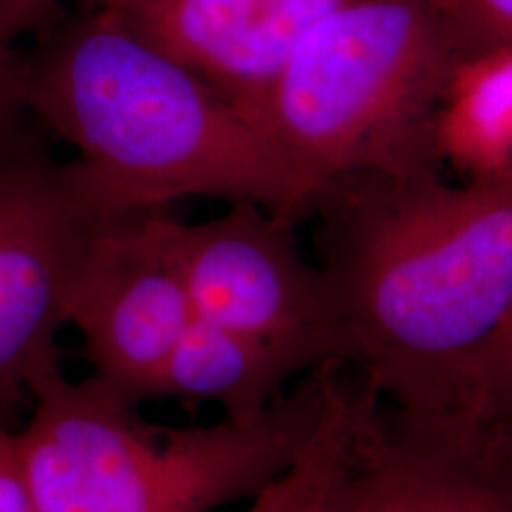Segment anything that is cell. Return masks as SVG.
<instances>
[{
	"mask_svg": "<svg viewBox=\"0 0 512 512\" xmlns=\"http://www.w3.org/2000/svg\"><path fill=\"white\" fill-rule=\"evenodd\" d=\"M458 55L512 46V0H434Z\"/></svg>",
	"mask_w": 512,
	"mask_h": 512,
	"instance_id": "9a60e30c",
	"label": "cell"
},
{
	"mask_svg": "<svg viewBox=\"0 0 512 512\" xmlns=\"http://www.w3.org/2000/svg\"><path fill=\"white\" fill-rule=\"evenodd\" d=\"M313 373L302 356L266 339L192 318L159 373L147 384V399H192L219 403L223 415L247 418L283 396L285 382Z\"/></svg>",
	"mask_w": 512,
	"mask_h": 512,
	"instance_id": "30bf717a",
	"label": "cell"
},
{
	"mask_svg": "<svg viewBox=\"0 0 512 512\" xmlns=\"http://www.w3.org/2000/svg\"><path fill=\"white\" fill-rule=\"evenodd\" d=\"M339 366L306 373L266 411L159 427L100 382H74L60 356L29 377L19 427L38 512H219L249 501L304 451L328 406Z\"/></svg>",
	"mask_w": 512,
	"mask_h": 512,
	"instance_id": "3957f363",
	"label": "cell"
},
{
	"mask_svg": "<svg viewBox=\"0 0 512 512\" xmlns=\"http://www.w3.org/2000/svg\"><path fill=\"white\" fill-rule=\"evenodd\" d=\"M24 102L76 150L64 174L93 221L185 197L254 202L299 221L323 192L207 81L100 8L79 5L31 38Z\"/></svg>",
	"mask_w": 512,
	"mask_h": 512,
	"instance_id": "7a4b0ae2",
	"label": "cell"
},
{
	"mask_svg": "<svg viewBox=\"0 0 512 512\" xmlns=\"http://www.w3.org/2000/svg\"><path fill=\"white\" fill-rule=\"evenodd\" d=\"M152 223L197 318L278 344L311 370L342 368L328 287L299 247L294 216L233 202L200 223L155 209Z\"/></svg>",
	"mask_w": 512,
	"mask_h": 512,
	"instance_id": "5b68a950",
	"label": "cell"
},
{
	"mask_svg": "<svg viewBox=\"0 0 512 512\" xmlns=\"http://www.w3.org/2000/svg\"><path fill=\"white\" fill-rule=\"evenodd\" d=\"M318 512H512V451L496 430L377 403Z\"/></svg>",
	"mask_w": 512,
	"mask_h": 512,
	"instance_id": "ba28073f",
	"label": "cell"
},
{
	"mask_svg": "<svg viewBox=\"0 0 512 512\" xmlns=\"http://www.w3.org/2000/svg\"><path fill=\"white\" fill-rule=\"evenodd\" d=\"M342 3L347 0H107L88 8H100L174 57L256 124L292 50Z\"/></svg>",
	"mask_w": 512,
	"mask_h": 512,
	"instance_id": "9c48e42d",
	"label": "cell"
},
{
	"mask_svg": "<svg viewBox=\"0 0 512 512\" xmlns=\"http://www.w3.org/2000/svg\"><path fill=\"white\" fill-rule=\"evenodd\" d=\"M313 211L342 368L403 418L467 422L479 356L512 313V181L349 176Z\"/></svg>",
	"mask_w": 512,
	"mask_h": 512,
	"instance_id": "6da1fadb",
	"label": "cell"
},
{
	"mask_svg": "<svg viewBox=\"0 0 512 512\" xmlns=\"http://www.w3.org/2000/svg\"><path fill=\"white\" fill-rule=\"evenodd\" d=\"M10 413L0 411V512H38L24 467L19 427L10 425Z\"/></svg>",
	"mask_w": 512,
	"mask_h": 512,
	"instance_id": "2e32d148",
	"label": "cell"
},
{
	"mask_svg": "<svg viewBox=\"0 0 512 512\" xmlns=\"http://www.w3.org/2000/svg\"><path fill=\"white\" fill-rule=\"evenodd\" d=\"M64 15V0H0V159L22 143L24 53L38 31Z\"/></svg>",
	"mask_w": 512,
	"mask_h": 512,
	"instance_id": "4fadbf2b",
	"label": "cell"
},
{
	"mask_svg": "<svg viewBox=\"0 0 512 512\" xmlns=\"http://www.w3.org/2000/svg\"><path fill=\"white\" fill-rule=\"evenodd\" d=\"M458 57L434 0H347L292 50L256 124L320 190L439 171L432 121Z\"/></svg>",
	"mask_w": 512,
	"mask_h": 512,
	"instance_id": "277c9868",
	"label": "cell"
},
{
	"mask_svg": "<svg viewBox=\"0 0 512 512\" xmlns=\"http://www.w3.org/2000/svg\"><path fill=\"white\" fill-rule=\"evenodd\" d=\"M465 418L477 427L512 430V313L479 356Z\"/></svg>",
	"mask_w": 512,
	"mask_h": 512,
	"instance_id": "5bb4252c",
	"label": "cell"
},
{
	"mask_svg": "<svg viewBox=\"0 0 512 512\" xmlns=\"http://www.w3.org/2000/svg\"><path fill=\"white\" fill-rule=\"evenodd\" d=\"M62 318L81 335L93 377L131 406L143 403L195 318L152 211L95 223L69 271Z\"/></svg>",
	"mask_w": 512,
	"mask_h": 512,
	"instance_id": "8992f818",
	"label": "cell"
},
{
	"mask_svg": "<svg viewBox=\"0 0 512 512\" xmlns=\"http://www.w3.org/2000/svg\"><path fill=\"white\" fill-rule=\"evenodd\" d=\"M76 3L79 5H102V3H107V0H76Z\"/></svg>",
	"mask_w": 512,
	"mask_h": 512,
	"instance_id": "e0dca14e",
	"label": "cell"
},
{
	"mask_svg": "<svg viewBox=\"0 0 512 512\" xmlns=\"http://www.w3.org/2000/svg\"><path fill=\"white\" fill-rule=\"evenodd\" d=\"M432 155L460 183L512 181V46L458 57L434 110Z\"/></svg>",
	"mask_w": 512,
	"mask_h": 512,
	"instance_id": "8fae6325",
	"label": "cell"
},
{
	"mask_svg": "<svg viewBox=\"0 0 512 512\" xmlns=\"http://www.w3.org/2000/svg\"><path fill=\"white\" fill-rule=\"evenodd\" d=\"M375 408V396L363 384L351 387L339 370L316 434L283 475L249 498L242 512H318Z\"/></svg>",
	"mask_w": 512,
	"mask_h": 512,
	"instance_id": "7c38bea8",
	"label": "cell"
},
{
	"mask_svg": "<svg viewBox=\"0 0 512 512\" xmlns=\"http://www.w3.org/2000/svg\"><path fill=\"white\" fill-rule=\"evenodd\" d=\"M95 223L34 143L0 159V411L29 401V377L60 356L64 287Z\"/></svg>",
	"mask_w": 512,
	"mask_h": 512,
	"instance_id": "52a82bcc",
	"label": "cell"
}]
</instances>
